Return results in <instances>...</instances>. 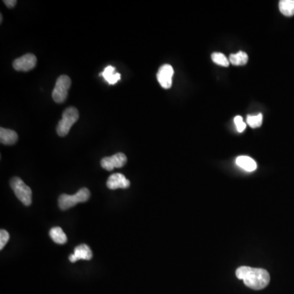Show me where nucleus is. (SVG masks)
Instances as JSON below:
<instances>
[{"mask_svg":"<svg viewBox=\"0 0 294 294\" xmlns=\"http://www.w3.org/2000/svg\"><path fill=\"white\" fill-rule=\"evenodd\" d=\"M100 76H103L107 83L113 85L121 79V75L120 73L116 72L115 67L114 66H108L105 68L103 72L100 73Z\"/></svg>","mask_w":294,"mask_h":294,"instance_id":"nucleus-11","label":"nucleus"},{"mask_svg":"<svg viewBox=\"0 0 294 294\" xmlns=\"http://www.w3.org/2000/svg\"><path fill=\"white\" fill-rule=\"evenodd\" d=\"M50 237H51L52 239L56 243H58V244H64L67 242V237H66V234H65L64 231L62 230L61 227H58V226H55V227H53V228L50 230Z\"/></svg>","mask_w":294,"mask_h":294,"instance_id":"nucleus-14","label":"nucleus"},{"mask_svg":"<svg viewBox=\"0 0 294 294\" xmlns=\"http://www.w3.org/2000/svg\"><path fill=\"white\" fill-rule=\"evenodd\" d=\"M71 86V78L66 75H61L56 82L55 87L52 93L54 102L57 103H64L68 96V91Z\"/></svg>","mask_w":294,"mask_h":294,"instance_id":"nucleus-5","label":"nucleus"},{"mask_svg":"<svg viewBox=\"0 0 294 294\" xmlns=\"http://www.w3.org/2000/svg\"><path fill=\"white\" fill-rule=\"evenodd\" d=\"M90 197V191L87 188H81L79 191L73 195L62 194L58 199V205L62 210L65 211L74 207L79 203L87 202Z\"/></svg>","mask_w":294,"mask_h":294,"instance_id":"nucleus-2","label":"nucleus"},{"mask_svg":"<svg viewBox=\"0 0 294 294\" xmlns=\"http://www.w3.org/2000/svg\"><path fill=\"white\" fill-rule=\"evenodd\" d=\"M9 239H10V235L7 230H0V250H4L5 245L9 242Z\"/></svg>","mask_w":294,"mask_h":294,"instance_id":"nucleus-19","label":"nucleus"},{"mask_svg":"<svg viewBox=\"0 0 294 294\" xmlns=\"http://www.w3.org/2000/svg\"><path fill=\"white\" fill-rule=\"evenodd\" d=\"M279 10L286 17L294 16V0H281L279 4Z\"/></svg>","mask_w":294,"mask_h":294,"instance_id":"nucleus-15","label":"nucleus"},{"mask_svg":"<svg viewBox=\"0 0 294 294\" xmlns=\"http://www.w3.org/2000/svg\"><path fill=\"white\" fill-rule=\"evenodd\" d=\"M69 259H70V261H71V262H77L76 258H75V256L74 255V254H71V256H70V258H69Z\"/></svg>","mask_w":294,"mask_h":294,"instance_id":"nucleus-22","label":"nucleus"},{"mask_svg":"<svg viewBox=\"0 0 294 294\" xmlns=\"http://www.w3.org/2000/svg\"><path fill=\"white\" fill-rule=\"evenodd\" d=\"M249 57L247 54L243 51H239L236 54H231L229 58L230 63L234 66H243L247 64Z\"/></svg>","mask_w":294,"mask_h":294,"instance_id":"nucleus-16","label":"nucleus"},{"mask_svg":"<svg viewBox=\"0 0 294 294\" xmlns=\"http://www.w3.org/2000/svg\"><path fill=\"white\" fill-rule=\"evenodd\" d=\"M237 278L242 279L245 285L254 290L266 288L270 283V275L264 269L240 267L237 269Z\"/></svg>","mask_w":294,"mask_h":294,"instance_id":"nucleus-1","label":"nucleus"},{"mask_svg":"<svg viewBox=\"0 0 294 294\" xmlns=\"http://www.w3.org/2000/svg\"><path fill=\"white\" fill-rule=\"evenodd\" d=\"M247 124L253 128H259L262 124V115H248Z\"/></svg>","mask_w":294,"mask_h":294,"instance_id":"nucleus-18","label":"nucleus"},{"mask_svg":"<svg viewBox=\"0 0 294 294\" xmlns=\"http://www.w3.org/2000/svg\"><path fill=\"white\" fill-rule=\"evenodd\" d=\"M174 70L173 66L165 64L160 67L157 73V79L160 85L165 89H169L173 84V76Z\"/></svg>","mask_w":294,"mask_h":294,"instance_id":"nucleus-8","label":"nucleus"},{"mask_svg":"<svg viewBox=\"0 0 294 294\" xmlns=\"http://www.w3.org/2000/svg\"><path fill=\"white\" fill-rule=\"evenodd\" d=\"M18 135L15 131L7 128H0V141L4 145H14L17 141Z\"/></svg>","mask_w":294,"mask_h":294,"instance_id":"nucleus-10","label":"nucleus"},{"mask_svg":"<svg viewBox=\"0 0 294 294\" xmlns=\"http://www.w3.org/2000/svg\"><path fill=\"white\" fill-rule=\"evenodd\" d=\"M127 157L124 153H117L110 157H105L101 160V165L107 171H112L115 169H120L124 167L127 163Z\"/></svg>","mask_w":294,"mask_h":294,"instance_id":"nucleus-6","label":"nucleus"},{"mask_svg":"<svg viewBox=\"0 0 294 294\" xmlns=\"http://www.w3.org/2000/svg\"><path fill=\"white\" fill-rule=\"evenodd\" d=\"M79 114L75 107H68L62 114V119L57 126V132L60 136L68 134L71 127L79 120Z\"/></svg>","mask_w":294,"mask_h":294,"instance_id":"nucleus-3","label":"nucleus"},{"mask_svg":"<svg viewBox=\"0 0 294 294\" xmlns=\"http://www.w3.org/2000/svg\"><path fill=\"white\" fill-rule=\"evenodd\" d=\"M73 254L75 255L77 261H89L92 258V250L87 244H80L79 246H77Z\"/></svg>","mask_w":294,"mask_h":294,"instance_id":"nucleus-12","label":"nucleus"},{"mask_svg":"<svg viewBox=\"0 0 294 294\" xmlns=\"http://www.w3.org/2000/svg\"><path fill=\"white\" fill-rule=\"evenodd\" d=\"M234 124L236 126L237 131L239 132H243L246 128V124L243 122V118L238 115L234 119Z\"/></svg>","mask_w":294,"mask_h":294,"instance_id":"nucleus-20","label":"nucleus"},{"mask_svg":"<svg viewBox=\"0 0 294 294\" xmlns=\"http://www.w3.org/2000/svg\"><path fill=\"white\" fill-rule=\"evenodd\" d=\"M212 60L216 64L224 66V67H227L230 65V61H229L228 58H226L224 54H220V53H214V54H212Z\"/></svg>","mask_w":294,"mask_h":294,"instance_id":"nucleus-17","label":"nucleus"},{"mask_svg":"<svg viewBox=\"0 0 294 294\" xmlns=\"http://www.w3.org/2000/svg\"><path fill=\"white\" fill-rule=\"evenodd\" d=\"M4 3H5V5L8 8H9V9H13L16 6V5H17V2L16 0H5Z\"/></svg>","mask_w":294,"mask_h":294,"instance_id":"nucleus-21","label":"nucleus"},{"mask_svg":"<svg viewBox=\"0 0 294 294\" xmlns=\"http://www.w3.org/2000/svg\"><path fill=\"white\" fill-rule=\"evenodd\" d=\"M0 19H1V23H2V22H3V15H2V14H1V15H0Z\"/></svg>","mask_w":294,"mask_h":294,"instance_id":"nucleus-23","label":"nucleus"},{"mask_svg":"<svg viewBox=\"0 0 294 294\" xmlns=\"http://www.w3.org/2000/svg\"><path fill=\"white\" fill-rule=\"evenodd\" d=\"M107 185L110 190L127 189L130 185V181L122 173H114L107 179Z\"/></svg>","mask_w":294,"mask_h":294,"instance_id":"nucleus-9","label":"nucleus"},{"mask_svg":"<svg viewBox=\"0 0 294 294\" xmlns=\"http://www.w3.org/2000/svg\"><path fill=\"white\" fill-rule=\"evenodd\" d=\"M10 186L18 200L26 206H30L32 203V190L23 180L20 177H15L10 181Z\"/></svg>","mask_w":294,"mask_h":294,"instance_id":"nucleus-4","label":"nucleus"},{"mask_svg":"<svg viewBox=\"0 0 294 294\" xmlns=\"http://www.w3.org/2000/svg\"><path fill=\"white\" fill-rule=\"evenodd\" d=\"M37 58L34 54H28L16 59L13 63L17 71H30L36 66Z\"/></svg>","mask_w":294,"mask_h":294,"instance_id":"nucleus-7","label":"nucleus"},{"mask_svg":"<svg viewBox=\"0 0 294 294\" xmlns=\"http://www.w3.org/2000/svg\"><path fill=\"white\" fill-rule=\"evenodd\" d=\"M236 164L241 169H244L247 172H254L257 169L256 162L249 156H239L236 159Z\"/></svg>","mask_w":294,"mask_h":294,"instance_id":"nucleus-13","label":"nucleus"}]
</instances>
